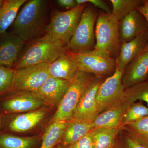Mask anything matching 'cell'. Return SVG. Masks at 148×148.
Wrapping results in <instances>:
<instances>
[{
	"label": "cell",
	"instance_id": "29",
	"mask_svg": "<svg viewBox=\"0 0 148 148\" xmlns=\"http://www.w3.org/2000/svg\"><path fill=\"white\" fill-rule=\"evenodd\" d=\"M114 148H147L138 143L129 133L120 128Z\"/></svg>",
	"mask_w": 148,
	"mask_h": 148
},
{
	"label": "cell",
	"instance_id": "4",
	"mask_svg": "<svg viewBox=\"0 0 148 148\" xmlns=\"http://www.w3.org/2000/svg\"><path fill=\"white\" fill-rule=\"evenodd\" d=\"M95 76L92 74L77 71L70 81L69 87L51 123L56 121H68L74 111L88 86Z\"/></svg>",
	"mask_w": 148,
	"mask_h": 148
},
{
	"label": "cell",
	"instance_id": "34",
	"mask_svg": "<svg viewBox=\"0 0 148 148\" xmlns=\"http://www.w3.org/2000/svg\"><path fill=\"white\" fill-rule=\"evenodd\" d=\"M138 10L145 16L148 23V0H143V5Z\"/></svg>",
	"mask_w": 148,
	"mask_h": 148
},
{
	"label": "cell",
	"instance_id": "32",
	"mask_svg": "<svg viewBox=\"0 0 148 148\" xmlns=\"http://www.w3.org/2000/svg\"><path fill=\"white\" fill-rule=\"evenodd\" d=\"M87 1L88 3H90L95 7L101 9L105 13H112L110 9L104 1L102 0H87Z\"/></svg>",
	"mask_w": 148,
	"mask_h": 148
},
{
	"label": "cell",
	"instance_id": "8",
	"mask_svg": "<svg viewBox=\"0 0 148 148\" xmlns=\"http://www.w3.org/2000/svg\"><path fill=\"white\" fill-rule=\"evenodd\" d=\"M48 64L15 69L9 91L11 92H36L50 77Z\"/></svg>",
	"mask_w": 148,
	"mask_h": 148
},
{
	"label": "cell",
	"instance_id": "13",
	"mask_svg": "<svg viewBox=\"0 0 148 148\" xmlns=\"http://www.w3.org/2000/svg\"><path fill=\"white\" fill-rule=\"evenodd\" d=\"M16 92V95L9 98L3 103V108L7 112H28L38 110L45 105L35 92Z\"/></svg>",
	"mask_w": 148,
	"mask_h": 148
},
{
	"label": "cell",
	"instance_id": "6",
	"mask_svg": "<svg viewBox=\"0 0 148 148\" xmlns=\"http://www.w3.org/2000/svg\"><path fill=\"white\" fill-rule=\"evenodd\" d=\"M96 19L97 15L92 7L86 5L67 45L68 50L74 52L93 50Z\"/></svg>",
	"mask_w": 148,
	"mask_h": 148
},
{
	"label": "cell",
	"instance_id": "23",
	"mask_svg": "<svg viewBox=\"0 0 148 148\" xmlns=\"http://www.w3.org/2000/svg\"><path fill=\"white\" fill-rule=\"evenodd\" d=\"M119 127L94 128L91 132L94 148H114Z\"/></svg>",
	"mask_w": 148,
	"mask_h": 148
},
{
	"label": "cell",
	"instance_id": "28",
	"mask_svg": "<svg viewBox=\"0 0 148 148\" xmlns=\"http://www.w3.org/2000/svg\"><path fill=\"white\" fill-rule=\"evenodd\" d=\"M148 116V107L142 101L132 103L125 111L121 122L120 127L130 123L133 122Z\"/></svg>",
	"mask_w": 148,
	"mask_h": 148
},
{
	"label": "cell",
	"instance_id": "10",
	"mask_svg": "<svg viewBox=\"0 0 148 148\" xmlns=\"http://www.w3.org/2000/svg\"><path fill=\"white\" fill-rule=\"evenodd\" d=\"M105 79L100 77H94L81 98L70 119L91 122L98 115L96 95L98 88Z\"/></svg>",
	"mask_w": 148,
	"mask_h": 148
},
{
	"label": "cell",
	"instance_id": "2",
	"mask_svg": "<svg viewBox=\"0 0 148 148\" xmlns=\"http://www.w3.org/2000/svg\"><path fill=\"white\" fill-rule=\"evenodd\" d=\"M67 49L65 43L45 34L30 42L16 62L15 69L50 64Z\"/></svg>",
	"mask_w": 148,
	"mask_h": 148
},
{
	"label": "cell",
	"instance_id": "20",
	"mask_svg": "<svg viewBox=\"0 0 148 148\" xmlns=\"http://www.w3.org/2000/svg\"><path fill=\"white\" fill-rule=\"evenodd\" d=\"M93 129L91 122L69 120L60 146L64 148L77 142Z\"/></svg>",
	"mask_w": 148,
	"mask_h": 148
},
{
	"label": "cell",
	"instance_id": "36",
	"mask_svg": "<svg viewBox=\"0 0 148 148\" xmlns=\"http://www.w3.org/2000/svg\"><path fill=\"white\" fill-rule=\"evenodd\" d=\"M1 115H0V128H1Z\"/></svg>",
	"mask_w": 148,
	"mask_h": 148
},
{
	"label": "cell",
	"instance_id": "9",
	"mask_svg": "<svg viewBox=\"0 0 148 148\" xmlns=\"http://www.w3.org/2000/svg\"><path fill=\"white\" fill-rule=\"evenodd\" d=\"M123 73L116 68L114 73L106 79L98 88L96 97L98 115L113 106L124 96L125 88L122 82Z\"/></svg>",
	"mask_w": 148,
	"mask_h": 148
},
{
	"label": "cell",
	"instance_id": "24",
	"mask_svg": "<svg viewBox=\"0 0 148 148\" xmlns=\"http://www.w3.org/2000/svg\"><path fill=\"white\" fill-rule=\"evenodd\" d=\"M121 128L138 143L148 148V116L123 125Z\"/></svg>",
	"mask_w": 148,
	"mask_h": 148
},
{
	"label": "cell",
	"instance_id": "31",
	"mask_svg": "<svg viewBox=\"0 0 148 148\" xmlns=\"http://www.w3.org/2000/svg\"><path fill=\"white\" fill-rule=\"evenodd\" d=\"M91 131L77 142L63 148H94Z\"/></svg>",
	"mask_w": 148,
	"mask_h": 148
},
{
	"label": "cell",
	"instance_id": "14",
	"mask_svg": "<svg viewBox=\"0 0 148 148\" xmlns=\"http://www.w3.org/2000/svg\"><path fill=\"white\" fill-rule=\"evenodd\" d=\"M70 81L49 77L35 92L45 105L58 106L69 87Z\"/></svg>",
	"mask_w": 148,
	"mask_h": 148
},
{
	"label": "cell",
	"instance_id": "3",
	"mask_svg": "<svg viewBox=\"0 0 148 148\" xmlns=\"http://www.w3.org/2000/svg\"><path fill=\"white\" fill-rule=\"evenodd\" d=\"M119 20L112 14H99L95 23V44L93 51L116 59L121 43Z\"/></svg>",
	"mask_w": 148,
	"mask_h": 148
},
{
	"label": "cell",
	"instance_id": "16",
	"mask_svg": "<svg viewBox=\"0 0 148 148\" xmlns=\"http://www.w3.org/2000/svg\"><path fill=\"white\" fill-rule=\"evenodd\" d=\"M148 44V31L143 32L134 39L121 44L119 54L116 58V68L121 71L140 54Z\"/></svg>",
	"mask_w": 148,
	"mask_h": 148
},
{
	"label": "cell",
	"instance_id": "7",
	"mask_svg": "<svg viewBox=\"0 0 148 148\" xmlns=\"http://www.w3.org/2000/svg\"><path fill=\"white\" fill-rule=\"evenodd\" d=\"M87 3L77 5L66 11H55L48 24L46 34L68 45Z\"/></svg>",
	"mask_w": 148,
	"mask_h": 148
},
{
	"label": "cell",
	"instance_id": "15",
	"mask_svg": "<svg viewBox=\"0 0 148 148\" xmlns=\"http://www.w3.org/2000/svg\"><path fill=\"white\" fill-rule=\"evenodd\" d=\"M25 43L13 33L5 35L0 42V66L11 69L15 65Z\"/></svg>",
	"mask_w": 148,
	"mask_h": 148
},
{
	"label": "cell",
	"instance_id": "30",
	"mask_svg": "<svg viewBox=\"0 0 148 148\" xmlns=\"http://www.w3.org/2000/svg\"><path fill=\"white\" fill-rule=\"evenodd\" d=\"M14 70L0 66V93L9 91Z\"/></svg>",
	"mask_w": 148,
	"mask_h": 148
},
{
	"label": "cell",
	"instance_id": "1",
	"mask_svg": "<svg viewBox=\"0 0 148 148\" xmlns=\"http://www.w3.org/2000/svg\"><path fill=\"white\" fill-rule=\"evenodd\" d=\"M49 5L44 0H29L13 23V33L25 42L37 38L47 27Z\"/></svg>",
	"mask_w": 148,
	"mask_h": 148
},
{
	"label": "cell",
	"instance_id": "22",
	"mask_svg": "<svg viewBox=\"0 0 148 148\" xmlns=\"http://www.w3.org/2000/svg\"><path fill=\"white\" fill-rule=\"evenodd\" d=\"M68 124V121L51 123L43 135L40 148H53L60 143Z\"/></svg>",
	"mask_w": 148,
	"mask_h": 148
},
{
	"label": "cell",
	"instance_id": "25",
	"mask_svg": "<svg viewBox=\"0 0 148 148\" xmlns=\"http://www.w3.org/2000/svg\"><path fill=\"white\" fill-rule=\"evenodd\" d=\"M36 137H24L4 134L0 135V148H33L37 143Z\"/></svg>",
	"mask_w": 148,
	"mask_h": 148
},
{
	"label": "cell",
	"instance_id": "5",
	"mask_svg": "<svg viewBox=\"0 0 148 148\" xmlns=\"http://www.w3.org/2000/svg\"><path fill=\"white\" fill-rule=\"evenodd\" d=\"M65 53L76 64L78 71L106 79L116 70V59L93 50L74 52L67 49Z\"/></svg>",
	"mask_w": 148,
	"mask_h": 148
},
{
	"label": "cell",
	"instance_id": "12",
	"mask_svg": "<svg viewBox=\"0 0 148 148\" xmlns=\"http://www.w3.org/2000/svg\"><path fill=\"white\" fill-rule=\"evenodd\" d=\"M120 39L121 44L134 39L148 31V23L145 16L138 10L131 12L119 21Z\"/></svg>",
	"mask_w": 148,
	"mask_h": 148
},
{
	"label": "cell",
	"instance_id": "11",
	"mask_svg": "<svg viewBox=\"0 0 148 148\" xmlns=\"http://www.w3.org/2000/svg\"><path fill=\"white\" fill-rule=\"evenodd\" d=\"M148 44L127 66L123 74L122 82L125 89L147 79Z\"/></svg>",
	"mask_w": 148,
	"mask_h": 148
},
{
	"label": "cell",
	"instance_id": "33",
	"mask_svg": "<svg viewBox=\"0 0 148 148\" xmlns=\"http://www.w3.org/2000/svg\"><path fill=\"white\" fill-rule=\"evenodd\" d=\"M57 3L60 6L70 9L75 8L77 6L75 0H58Z\"/></svg>",
	"mask_w": 148,
	"mask_h": 148
},
{
	"label": "cell",
	"instance_id": "35",
	"mask_svg": "<svg viewBox=\"0 0 148 148\" xmlns=\"http://www.w3.org/2000/svg\"><path fill=\"white\" fill-rule=\"evenodd\" d=\"M3 1H1L0 0V8L3 5Z\"/></svg>",
	"mask_w": 148,
	"mask_h": 148
},
{
	"label": "cell",
	"instance_id": "27",
	"mask_svg": "<svg viewBox=\"0 0 148 148\" xmlns=\"http://www.w3.org/2000/svg\"><path fill=\"white\" fill-rule=\"evenodd\" d=\"M124 97L130 105L136 101L145 102L148 107V82L139 83L125 89Z\"/></svg>",
	"mask_w": 148,
	"mask_h": 148
},
{
	"label": "cell",
	"instance_id": "38",
	"mask_svg": "<svg viewBox=\"0 0 148 148\" xmlns=\"http://www.w3.org/2000/svg\"><path fill=\"white\" fill-rule=\"evenodd\" d=\"M147 82H148V77L147 79Z\"/></svg>",
	"mask_w": 148,
	"mask_h": 148
},
{
	"label": "cell",
	"instance_id": "21",
	"mask_svg": "<svg viewBox=\"0 0 148 148\" xmlns=\"http://www.w3.org/2000/svg\"><path fill=\"white\" fill-rule=\"evenodd\" d=\"M27 0L3 1L0 8V34L5 33L7 29L16 19L19 9Z\"/></svg>",
	"mask_w": 148,
	"mask_h": 148
},
{
	"label": "cell",
	"instance_id": "17",
	"mask_svg": "<svg viewBox=\"0 0 148 148\" xmlns=\"http://www.w3.org/2000/svg\"><path fill=\"white\" fill-rule=\"evenodd\" d=\"M130 106L124 95L121 100L107 110L99 114L91 121L93 128H120L123 114Z\"/></svg>",
	"mask_w": 148,
	"mask_h": 148
},
{
	"label": "cell",
	"instance_id": "18",
	"mask_svg": "<svg viewBox=\"0 0 148 148\" xmlns=\"http://www.w3.org/2000/svg\"><path fill=\"white\" fill-rule=\"evenodd\" d=\"M46 114L45 109L40 108L18 115L11 120L9 124V127L13 132H27L40 123Z\"/></svg>",
	"mask_w": 148,
	"mask_h": 148
},
{
	"label": "cell",
	"instance_id": "19",
	"mask_svg": "<svg viewBox=\"0 0 148 148\" xmlns=\"http://www.w3.org/2000/svg\"><path fill=\"white\" fill-rule=\"evenodd\" d=\"M47 70L50 77L68 81L71 80L78 71L76 64L66 55L65 52L49 64Z\"/></svg>",
	"mask_w": 148,
	"mask_h": 148
},
{
	"label": "cell",
	"instance_id": "26",
	"mask_svg": "<svg viewBox=\"0 0 148 148\" xmlns=\"http://www.w3.org/2000/svg\"><path fill=\"white\" fill-rule=\"evenodd\" d=\"M112 13L119 21L143 5V0H111Z\"/></svg>",
	"mask_w": 148,
	"mask_h": 148
},
{
	"label": "cell",
	"instance_id": "37",
	"mask_svg": "<svg viewBox=\"0 0 148 148\" xmlns=\"http://www.w3.org/2000/svg\"><path fill=\"white\" fill-rule=\"evenodd\" d=\"M56 148H62V147H61V146H58V147H56Z\"/></svg>",
	"mask_w": 148,
	"mask_h": 148
}]
</instances>
